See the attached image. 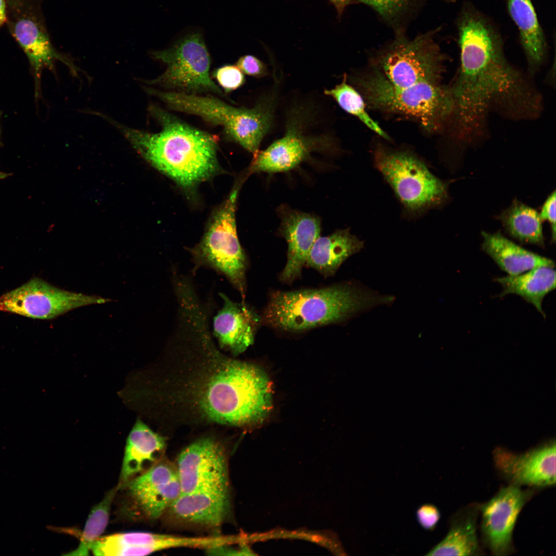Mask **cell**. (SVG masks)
Here are the masks:
<instances>
[{"label": "cell", "instance_id": "5bb4252c", "mask_svg": "<svg viewBox=\"0 0 556 556\" xmlns=\"http://www.w3.org/2000/svg\"><path fill=\"white\" fill-rule=\"evenodd\" d=\"M121 487L126 490L132 514L159 517L181 494L177 468L165 463L153 465Z\"/></svg>", "mask_w": 556, "mask_h": 556}, {"label": "cell", "instance_id": "83f0119b", "mask_svg": "<svg viewBox=\"0 0 556 556\" xmlns=\"http://www.w3.org/2000/svg\"><path fill=\"white\" fill-rule=\"evenodd\" d=\"M477 548L475 523L468 518L453 524L446 537L426 555H471Z\"/></svg>", "mask_w": 556, "mask_h": 556}, {"label": "cell", "instance_id": "e0dca14e", "mask_svg": "<svg viewBox=\"0 0 556 556\" xmlns=\"http://www.w3.org/2000/svg\"><path fill=\"white\" fill-rule=\"evenodd\" d=\"M280 232L287 245L286 264L280 275L286 283L301 276L309 252L321 232L320 219L316 216L281 206Z\"/></svg>", "mask_w": 556, "mask_h": 556}, {"label": "cell", "instance_id": "5b68a950", "mask_svg": "<svg viewBox=\"0 0 556 556\" xmlns=\"http://www.w3.org/2000/svg\"><path fill=\"white\" fill-rule=\"evenodd\" d=\"M145 90L170 109L197 115L213 125L221 126L227 137L253 155L259 150L273 123L275 99L272 93L264 95L254 107L246 108L233 107L212 95L152 88Z\"/></svg>", "mask_w": 556, "mask_h": 556}, {"label": "cell", "instance_id": "44dd1931", "mask_svg": "<svg viewBox=\"0 0 556 556\" xmlns=\"http://www.w3.org/2000/svg\"><path fill=\"white\" fill-rule=\"evenodd\" d=\"M13 33L33 70L37 96L42 70L48 68L53 70L56 61H62L77 74L78 68L69 59L55 49L47 34L35 21L27 17L19 19L13 25Z\"/></svg>", "mask_w": 556, "mask_h": 556}, {"label": "cell", "instance_id": "ac0fdd59", "mask_svg": "<svg viewBox=\"0 0 556 556\" xmlns=\"http://www.w3.org/2000/svg\"><path fill=\"white\" fill-rule=\"evenodd\" d=\"M220 296L223 304L213 318V335L222 349L237 356L253 344L261 317L244 303Z\"/></svg>", "mask_w": 556, "mask_h": 556}, {"label": "cell", "instance_id": "603a6c76", "mask_svg": "<svg viewBox=\"0 0 556 556\" xmlns=\"http://www.w3.org/2000/svg\"><path fill=\"white\" fill-rule=\"evenodd\" d=\"M165 445L164 437L137 419L127 439L118 488L141 474L146 465L155 460L157 454Z\"/></svg>", "mask_w": 556, "mask_h": 556}, {"label": "cell", "instance_id": "836d02e7", "mask_svg": "<svg viewBox=\"0 0 556 556\" xmlns=\"http://www.w3.org/2000/svg\"><path fill=\"white\" fill-rule=\"evenodd\" d=\"M416 517L420 525L426 530H432L437 525L440 513L438 509L431 504L421 506L416 511Z\"/></svg>", "mask_w": 556, "mask_h": 556}, {"label": "cell", "instance_id": "6da1fadb", "mask_svg": "<svg viewBox=\"0 0 556 556\" xmlns=\"http://www.w3.org/2000/svg\"><path fill=\"white\" fill-rule=\"evenodd\" d=\"M212 314L201 306L177 315L167 346L164 377L160 387L167 418L181 423L251 426L272 409V390L264 371L228 357L213 341Z\"/></svg>", "mask_w": 556, "mask_h": 556}, {"label": "cell", "instance_id": "d6986e66", "mask_svg": "<svg viewBox=\"0 0 556 556\" xmlns=\"http://www.w3.org/2000/svg\"><path fill=\"white\" fill-rule=\"evenodd\" d=\"M190 537L145 532L116 533L99 537L90 546L95 555H145L178 547H189Z\"/></svg>", "mask_w": 556, "mask_h": 556}, {"label": "cell", "instance_id": "f1b7e54d", "mask_svg": "<svg viewBox=\"0 0 556 556\" xmlns=\"http://www.w3.org/2000/svg\"><path fill=\"white\" fill-rule=\"evenodd\" d=\"M324 93L333 97L343 110L356 117L370 130L384 138L390 139L378 123L370 117L366 109L363 97L347 83L346 75L340 84L333 89L325 90Z\"/></svg>", "mask_w": 556, "mask_h": 556}, {"label": "cell", "instance_id": "e575fe53", "mask_svg": "<svg viewBox=\"0 0 556 556\" xmlns=\"http://www.w3.org/2000/svg\"><path fill=\"white\" fill-rule=\"evenodd\" d=\"M555 192L553 191L545 200L539 214L542 221H547L550 224L552 238H555Z\"/></svg>", "mask_w": 556, "mask_h": 556}, {"label": "cell", "instance_id": "f546056e", "mask_svg": "<svg viewBox=\"0 0 556 556\" xmlns=\"http://www.w3.org/2000/svg\"><path fill=\"white\" fill-rule=\"evenodd\" d=\"M372 8L395 32L404 31L405 25L427 0H358Z\"/></svg>", "mask_w": 556, "mask_h": 556}, {"label": "cell", "instance_id": "7a4b0ae2", "mask_svg": "<svg viewBox=\"0 0 556 556\" xmlns=\"http://www.w3.org/2000/svg\"><path fill=\"white\" fill-rule=\"evenodd\" d=\"M460 65L451 89L461 130L479 129L493 105L524 115L537 109V99L507 61L501 38L491 22L470 4L458 18Z\"/></svg>", "mask_w": 556, "mask_h": 556}, {"label": "cell", "instance_id": "1f68e13d", "mask_svg": "<svg viewBox=\"0 0 556 556\" xmlns=\"http://www.w3.org/2000/svg\"><path fill=\"white\" fill-rule=\"evenodd\" d=\"M213 76L224 91L229 93L243 85L245 76L236 65H226L213 72Z\"/></svg>", "mask_w": 556, "mask_h": 556}, {"label": "cell", "instance_id": "484cf974", "mask_svg": "<svg viewBox=\"0 0 556 556\" xmlns=\"http://www.w3.org/2000/svg\"><path fill=\"white\" fill-rule=\"evenodd\" d=\"M553 267H538L524 273L497 277L495 280L502 286L499 295L519 296L533 305L545 318L542 302L545 297L555 288V271Z\"/></svg>", "mask_w": 556, "mask_h": 556}, {"label": "cell", "instance_id": "d6a6232c", "mask_svg": "<svg viewBox=\"0 0 556 556\" xmlns=\"http://www.w3.org/2000/svg\"><path fill=\"white\" fill-rule=\"evenodd\" d=\"M236 66L244 74L256 77H263L268 74L267 65L252 55H245L239 58Z\"/></svg>", "mask_w": 556, "mask_h": 556}, {"label": "cell", "instance_id": "ba28073f", "mask_svg": "<svg viewBox=\"0 0 556 556\" xmlns=\"http://www.w3.org/2000/svg\"><path fill=\"white\" fill-rule=\"evenodd\" d=\"M238 188L235 187L211 218L200 242L192 250L195 264L214 269L246 296L247 258L238 238L235 212Z\"/></svg>", "mask_w": 556, "mask_h": 556}, {"label": "cell", "instance_id": "8fae6325", "mask_svg": "<svg viewBox=\"0 0 556 556\" xmlns=\"http://www.w3.org/2000/svg\"><path fill=\"white\" fill-rule=\"evenodd\" d=\"M111 300L61 289L35 277L0 297V311L49 320L85 306Z\"/></svg>", "mask_w": 556, "mask_h": 556}, {"label": "cell", "instance_id": "3957f363", "mask_svg": "<svg viewBox=\"0 0 556 556\" xmlns=\"http://www.w3.org/2000/svg\"><path fill=\"white\" fill-rule=\"evenodd\" d=\"M151 114L161 129L150 133L113 122L150 164L181 187L189 189L217 173V136L186 123L152 105Z\"/></svg>", "mask_w": 556, "mask_h": 556}, {"label": "cell", "instance_id": "277c9868", "mask_svg": "<svg viewBox=\"0 0 556 556\" xmlns=\"http://www.w3.org/2000/svg\"><path fill=\"white\" fill-rule=\"evenodd\" d=\"M391 295L344 283L329 287L271 293L262 323L284 331L298 332L345 321L359 313L388 305Z\"/></svg>", "mask_w": 556, "mask_h": 556}, {"label": "cell", "instance_id": "4316f807", "mask_svg": "<svg viewBox=\"0 0 556 556\" xmlns=\"http://www.w3.org/2000/svg\"><path fill=\"white\" fill-rule=\"evenodd\" d=\"M500 219L513 238L523 243L544 246L542 221L534 209L515 201L501 214Z\"/></svg>", "mask_w": 556, "mask_h": 556}, {"label": "cell", "instance_id": "7402d4cb", "mask_svg": "<svg viewBox=\"0 0 556 556\" xmlns=\"http://www.w3.org/2000/svg\"><path fill=\"white\" fill-rule=\"evenodd\" d=\"M363 242L349 230H340L326 236H320L313 244L305 265L325 276L334 275L349 257L363 248Z\"/></svg>", "mask_w": 556, "mask_h": 556}, {"label": "cell", "instance_id": "4dcf8cb0", "mask_svg": "<svg viewBox=\"0 0 556 556\" xmlns=\"http://www.w3.org/2000/svg\"><path fill=\"white\" fill-rule=\"evenodd\" d=\"M118 489L117 486L109 491L102 500L93 508L81 536L80 544L67 555L89 554L91 544L100 536L107 525L111 503Z\"/></svg>", "mask_w": 556, "mask_h": 556}, {"label": "cell", "instance_id": "ffe728a7", "mask_svg": "<svg viewBox=\"0 0 556 556\" xmlns=\"http://www.w3.org/2000/svg\"><path fill=\"white\" fill-rule=\"evenodd\" d=\"M229 508L228 489L214 488L181 494L169 508L181 521L215 527L222 523Z\"/></svg>", "mask_w": 556, "mask_h": 556}, {"label": "cell", "instance_id": "52a82bcc", "mask_svg": "<svg viewBox=\"0 0 556 556\" xmlns=\"http://www.w3.org/2000/svg\"><path fill=\"white\" fill-rule=\"evenodd\" d=\"M374 160L408 216H419L446 201L445 184L412 153L379 147L374 151Z\"/></svg>", "mask_w": 556, "mask_h": 556}, {"label": "cell", "instance_id": "9c48e42d", "mask_svg": "<svg viewBox=\"0 0 556 556\" xmlns=\"http://www.w3.org/2000/svg\"><path fill=\"white\" fill-rule=\"evenodd\" d=\"M430 31L410 39L404 31L395 36L378 57L381 73L392 84L401 87L421 83H438L444 56Z\"/></svg>", "mask_w": 556, "mask_h": 556}, {"label": "cell", "instance_id": "9a60e30c", "mask_svg": "<svg viewBox=\"0 0 556 556\" xmlns=\"http://www.w3.org/2000/svg\"><path fill=\"white\" fill-rule=\"evenodd\" d=\"M529 495L512 484L501 489L482 506V532L494 554L510 552L516 519Z\"/></svg>", "mask_w": 556, "mask_h": 556}, {"label": "cell", "instance_id": "2e32d148", "mask_svg": "<svg viewBox=\"0 0 556 556\" xmlns=\"http://www.w3.org/2000/svg\"><path fill=\"white\" fill-rule=\"evenodd\" d=\"M493 459L496 468L513 485L546 486L555 483V441L520 454L498 447Z\"/></svg>", "mask_w": 556, "mask_h": 556}, {"label": "cell", "instance_id": "30bf717a", "mask_svg": "<svg viewBox=\"0 0 556 556\" xmlns=\"http://www.w3.org/2000/svg\"><path fill=\"white\" fill-rule=\"evenodd\" d=\"M152 55L166 65L164 72L148 84L191 94L211 93L225 97L210 75L211 58L201 33H188L171 47Z\"/></svg>", "mask_w": 556, "mask_h": 556}, {"label": "cell", "instance_id": "d4e9b609", "mask_svg": "<svg viewBox=\"0 0 556 556\" xmlns=\"http://www.w3.org/2000/svg\"><path fill=\"white\" fill-rule=\"evenodd\" d=\"M508 13L516 25L520 43L530 66L535 68L543 62L546 42L531 0H506Z\"/></svg>", "mask_w": 556, "mask_h": 556}, {"label": "cell", "instance_id": "8992f818", "mask_svg": "<svg viewBox=\"0 0 556 556\" xmlns=\"http://www.w3.org/2000/svg\"><path fill=\"white\" fill-rule=\"evenodd\" d=\"M356 83L372 107L414 117L428 131L440 128L455 112L451 89L439 83L398 86L379 70L357 78Z\"/></svg>", "mask_w": 556, "mask_h": 556}, {"label": "cell", "instance_id": "d590c367", "mask_svg": "<svg viewBox=\"0 0 556 556\" xmlns=\"http://www.w3.org/2000/svg\"><path fill=\"white\" fill-rule=\"evenodd\" d=\"M335 6L338 12L341 14L345 7L351 3L353 0H329Z\"/></svg>", "mask_w": 556, "mask_h": 556}, {"label": "cell", "instance_id": "cb8c5ba5", "mask_svg": "<svg viewBox=\"0 0 556 556\" xmlns=\"http://www.w3.org/2000/svg\"><path fill=\"white\" fill-rule=\"evenodd\" d=\"M482 250L509 275H517L542 266L554 267L550 258L526 250L500 233L483 232Z\"/></svg>", "mask_w": 556, "mask_h": 556}, {"label": "cell", "instance_id": "8d00e7d4", "mask_svg": "<svg viewBox=\"0 0 556 556\" xmlns=\"http://www.w3.org/2000/svg\"><path fill=\"white\" fill-rule=\"evenodd\" d=\"M6 19V8L4 0H0V26L2 25Z\"/></svg>", "mask_w": 556, "mask_h": 556}, {"label": "cell", "instance_id": "7c38bea8", "mask_svg": "<svg viewBox=\"0 0 556 556\" xmlns=\"http://www.w3.org/2000/svg\"><path fill=\"white\" fill-rule=\"evenodd\" d=\"M305 111L298 109L292 111L287 118L284 135L253 155L250 173L289 171L308 159L312 152L334 148V140L329 135L305 134L307 118Z\"/></svg>", "mask_w": 556, "mask_h": 556}, {"label": "cell", "instance_id": "4fadbf2b", "mask_svg": "<svg viewBox=\"0 0 556 556\" xmlns=\"http://www.w3.org/2000/svg\"><path fill=\"white\" fill-rule=\"evenodd\" d=\"M176 468L181 494L208 489H228L226 454L222 445L212 438L198 439L182 450Z\"/></svg>", "mask_w": 556, "mask_h": 556}, {"label": "cell", "instance_id": "74e56055", "mask_svg": "<svg viewBox=\"0 0 556 556\" xmlns=\"http://www.w3.org/2000/svg\"><path fill=\"white\" fill-rule=\"evenodd\" d=\"M9 176V173L2 171L0 170V179H4L7 178Z\"/></svg>", "mask_w": 556, "mask_h": 556}]
</instances>
